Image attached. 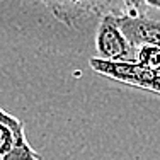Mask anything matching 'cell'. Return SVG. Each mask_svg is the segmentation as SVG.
Returning a JSON list of instances; mask_svg holds the SVG:
<instances>
[{"mask_svg": "<svg viewBox=\"0 0 160 160\" xmlns=\"http://www.w3.org/2000/svg\"><path fill=\"white\" fill-rule=\"evenodd\" d=\"M92 70L108 78L133 87L160 94V65H143L138 62H111L106 58H90Z\"/></svg>", "mask_w": 160, "mask_h": 160, "instance_id": "obj_1", "label": "cell"}, {"mask_svg": "<svg viewBox=\"0 0 160 160\" xmlns=\"http://www.w3.org/2000/svg\"><path fill=\"white\" fill-rule=\"evenodd\" d=\"M96 46L101 58L111 62H135V48L129 44L114 14H104L97 28Z\"/></svg>", "mask_w": 160, "mask_h": 160, "instance_id": "obj_2", "label": "cell"}, {"mask_svg": "<svg viewBox=\"0 0 160 160\" xmlns=\"http://www.w3.org/2000/svg\"><path fill=\"white\" fill-rule=\"evenodd\" d=\"M116 21L135 49L145 44L160 46V21L150 19L145 14H136V16L121 14V16H116Z\"/></svg>", "mask_w": 160, "mask_h": 160, "instance_id": "obj_3", "label": "cell"}, {"mask_svg": "<svg viewBox=\"0 0 160 160\" xmlns=\"http://www.w3.org/2000/svg\"><path fill=\"white\" fill-rule=\"evenodd\" d=\"M68 28H78L83 19L102 14V0H36Z\"/></svg>", "mask_w": 160, "mask_h": 160, "instance_id": "obj_4", "label": "cell"}, {"mask_svg": "<svg viewBox=\"0 0 160 160\" xmlns=\"http://www.w3.org/2000/svg\"><path fill=\"white\" fill-rule=\"evenodd\" d=\"M147 3L148 0H102V16L104 14H114V16L143 14Z\"/></svg>", "mask_w": 160, "mask_h": 160, "instance_id": "obj_5", "label": "cell"}, {"mask_svg": "<svg viewBox=\"0 0 160 160\" xmlns=\"http://www.w3.org/2000/svg\"><path fill=\"white\" fill-rule=\"evenodd\" d=\"M0 160H41V155L38 153V152H34V148L29 145L28 138L22 136V138L12 147V150Z\"/></svg>", "mask_w": 160, "mask_h": 160, "instance_id": "obj_6", "label": "cell"}, {"mask_svg": "<svg viewBox=\"0 0 160 160\" xmlns=\"http://www.w3.org/2000/svg\"><path fill=\"white\" fill-rule=\"evenodd\" d=\"M148 5H152V7H157V9H160V0H148Z\"/></svg>", "mask_w": 160, "mask_h": 160, "instance_id": "obj_7", "label": "cell"}, {"mask_svg": "<svg viewBox=\"0 0 160 160\" xmlns=\"http://www.w3.org/2000/svg\"><path fill=\"white\" fill-rule=\"evenodd\" d=\"M2 114H3V109H0V116H2Z\"/></svg>", "mask_w": 160, "mask_h": 160, "instance_id": "obj_8", "label": "cell"}]
</instances>
